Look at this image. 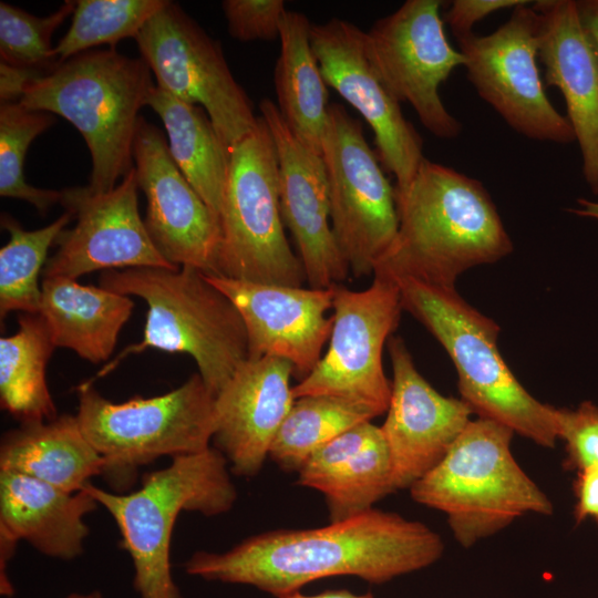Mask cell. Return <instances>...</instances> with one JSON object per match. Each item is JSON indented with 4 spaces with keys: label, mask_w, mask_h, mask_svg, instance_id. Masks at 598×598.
Masks as SVG:
<instances>
[{
    "label": "cell",
    "mask_w": 598,
    "mask_h": 598,
    "mask_svg": "<svg viewBox=\"0 0 598 598\" xmlns=\"http://www.w3.org/2000/svg\"><path fill=\"white\" fill-rule=\"evenodd\" d=\"M514 434L497 422L471 420L441 462L409 488L416 503L446 515L464 548L524 515L554 512L549 497L513 456Z\"/></svg>",
    "instance_id": "obj_7"
},
{
    "label": "cell",
    "mask_w": 598,
    "mask_h": 598,
    "mask_svg": "<svg viewBox=\"0 0 598 598\" xmlns=\"http://www.w3.org/2000/svg\"><path fill=\"white\" fill-rule=\"evenodd\" d=\"M440 0H408L364 32L368 58L401 103H409L435 137L453 140L461 122L445 107L440 86L465 59L447 41Z\"/></svg>",
    "instance_id": "obj_14"
},
{
    "label": "cell",
    "mask_w": 598,
    "mask_h": 598,
    "mask_svg": "<svg viewBox=\"0 0 598 598\" xmlns=\"http://www.w3.org/2000/svg\"><path fill=\"white\" fill-rule=\"evenodd\" d=\"M297 484L323 494L330 523L373 508L396 491L381 426L365 421L334 437L298 472Z\"/></svg>",
    "instance_id": "obj_23"
},
{
    "label": "cell",
    "mask_w": 598,
    "mask_h": 598,
    "mask_svg": "<svg viewBox=\"0 0 598 598\" xmlns=\"http://www.w3.org/2000/svg\"><path fill=\"white\" fill-rule=\"evenodd\" d=\"M372 419L374 416L367 410L339 399L324 395L295 399L268 457L281 470L298 473L323 445Z\"/></svg>",
    "instance_id": "obj_30"
},
{
    "label": "cell",
    "mask_w": 598,
    "mask_h": 598,
    "mask_svg": "<svg viewBox=\"0 0 598 598\" xmlns=\"http://www.w3.org/2000/svg\"><path fill=\"white\" fill-rule=\"evenodd\" d=\"M227 465L210 446L145 474L134 492H110L92 483L83 488L114 519L121 547L133 561V585L141 598H183L172 574L173 529L182 512L217 516L231 509L237 489Z\"/></svg>",
    "instance_id": "obj_6"
},
{
    "label": "cell",
    "mask_w": 598,
    "mask_h": 598,
    "mask_svg": "<svg viewBox=\"0 0 598 598\" xmlns=\"http://www.w3.org/2000/svg\"><path fill=\"white\" fill-rule=\"evenodd\" d=\"M529 2L528 0H454L445 12L443 21L446 22L456 40L473 34L476 22L491 13L508 8H516Z\"/></svg>",
    "instance_id": "obj_37"
},
{
    "label": "cell",
    "mask_w": 598,
    "mask_h": 598,
    "mask_svg": "<svg viewBox=\"0 0 598 598\" xmlns=\"http://www.w3.org/2000/svg\"><path fill=\"white\" fill-rule=\"evenodd\" d=\"M151 74L142 58L93 49L34 80L18 103L60 115L81 133L92 159L86 188L105 193L134 167L140 110L156 86Z\"/></svg>",
    "instance_id": "obj_4"
},
{
    "label": "cell",
    "mask_w": 598,
    "mask_h": 598,
    "mask_svg": "<svg viewBox=\"0 0 598 598\" xmlns=\"http://www.w3.org/2000/svg\"><path fill=\"white\" fill-rule=\"evenodd\" d=\"M97 506L84 489L71 493L0 471V535L25 540L48 557L71 560L83 553L90 533L85 516Z\"/></svg>",
    "instance_id": "obj_24"
},
{
    "label": "cell",
    "mask_w": 598,
    "mask_h": 598,
    "mask_svg": "<svg viewBox=\"0 0 598 598\" xmlns=\"http://www.w3.org/2000/svg\"><path fill=\"white\" fill-rule=\"evenodd\" d=\"M259 109L277 151L281 217L297 244L306 280L318 289L341 285L350 270L329 221V187L322 155L292 133L269 99L261 100Z\"/></svg>",
    "instance_id": "obj_19"
},
{
    "label": "cell",
    "mask_w": 598,
    "mask_h": 598,
    "mask_svg": "<svg viewBox=\"0 0 598 598\" xmlns=\"http://www.w3.org/2000/svg\"><path fill=\"white\" fill-rule=\"evenodd\" d=\"M443 553V539L425 524L371 508L319 528L260 533L224 553L198 550L184 568L190 576L279 598L336 576L381 585L433 565Z\"/></svg>",
    "instance_id": "obj_1"
},
{
    "label": "cell",
    "mask_w": 598,
    "mask_h": 598,
    "mask_svg": "<svg viewBox=\"0 0 598 598\" xmlns=\"http://www.w3.org/2000/svg\"><path fill=\"white\" fill-rule=\"evenodd\" d=\"M133 159L138 188L147 203L144 223L156 249L175 267L216 275L220 219L177 167L163 132L143 116Z\"/></svg>",
    "instance_id": "obj_17"
},
{
    "label": "cell",
    "mask_w": 598,
    "mask_h": 598,
    "mask_svg": "<svg viewBox=\"0 0 598 598\" xmlns=\"http://www.w3.org/2000/svg\"><path fill=\"white\" fill-rule=\"evenodd\" d=\"M74 0H66L56 11L37 17L8 2H0V62L48 75L59 65L54 31L73 14Z\"/></svg>",
    "instance_id": "obj_34"
},
{
    "label": "cell",
    "mask_w": 598,
    "mask_h": 598,
    "mask_svg": "<svg viewBox=\"0 0 598 598\" xmlns=\"http://www.w3.org/2000/svg\"><path fill=\"white\" fill-rule=\"evenodd\" d=\"M137 178L133 167L113 189L92 193L86 186L62 189L61 205L75 224L55 239L43 278L79 277L102 270L140 267L177 269L154 246L138 210Z\"/></svg>",
    "instance_id": "obj_15"
},
{
    "label": "cell",
    "mask_w": 598,
    "mask_h": 598,
    "mask_svg": "<svg viewBox=\"0 0 598 598\" xmlns=\"http://www.w3.org/2000/svg\"><path fill=\"white\" fill-rule=\"evenodd\" d=\"M582 23L589 33L598 56V0L577 1Z\"/></svg>",
    "instance_id": "obj_40"
},
{
    "label": "cell",
    "mask_w": 598,
    "mask_h": 598,
    "mask_svg": "<svg viewBox=\"0 0 598 598\" xmlns=\"http://www.w3.org/2000/svg\"><path fill=\"white\" fill-rule=\"evenodd\" d=\"M321 155L338 247L355 277L373 274L398 233L395 188L367 143L361 123L341 104L329 106Z\"/></svg>",
    "instance_id": "obj_10"
},
{
    "label": "cell",
    "mask_w": 598,
    "mask_h": 598,
    "mask_svg": "<svg viewBox=\"0 0 598 598\" xmlns=\"http://www.w3.org/2000/svg\"><path fill=\"white\" fill-rule=\"evenodd\" d=\"M76 392L79 425L104 462L101 476L116 493L131 487L138 468L158 457L210 447L215 395L198 373L167 393L121 403L105 399L90 380Z\"/></svg>",
    "instance_id": "obj_8"
},
{
    "label": "cell",
    "mask_w": 598,
    "mask_h": 598,
    "mask_svg": "<svg viewBox=\"0 0 598 598\" xmlns=\"http://www.w3.org/2000/svg\"><path fill=\"white\" fill-rule=\"evenodd\" d=\"M311 23L301 12H286L279 33L275 68L277 107L292 133L321 154L328 121L327 83L311 45Z\"/></svg>",
    "instance_id": "obj_27"
},
{
    "label": "cell",
    "mask_w": 598,
    "mask_h": 598,
    "mask_svg": "<svg viewBox=\"0 0 598 598\" xmlns=\"http://www.w3.org/2000/svg\"><path fill=\"white\" fill-rule=\"evenodd\" d=\"M100 286L147 305L140 342L127 346L96 374L102 378L131 354L147 349L190 355L216 396L248 359L243 318L231 300L193 267H140L103 271Z\"/></svg>",
    "instance_id": "obj_3"
},
{
    "label": "cell",
    "mask_w": 598,
    "mask_h": 598,
    "mask_svg": "<svg viewBox=\"0 0 598 598\" xmlns=\"http://www.w3.org/2000/svg\"><path fill=\"white\" fill-rule=\"evenodd\" d=\"M402 308L441 343L457 372L461 399L478 417L511 429L537 445L554 447L558 409L535 399L518 382L497 348L498 324L467 303L454 287L413 278L393 279Z\"/></svg>",
    "instance_id": "obj_5"
},
{
    "label": "cell",
    "mask_w": 598,
    "mask_h": 598,
    "mask_svg": "<svg viewBox=\"0 0 598 598\" xmlns=\"http://www.w3.org/2000/svg\"><path fill=\"white\" fill-rule=\"evenodd\" d=\"M279 598H373L371 592L363 595H358L349 590L339 589V590H327L318 595H303L300 591H296Z\"/></svg>",
    "instance_id": "obj_41"
},
{
    "label": "cell",
    "mask_w": 598,
    "mask_h": 598,
    "mask_svg": "<svg viewBox=\"0 0 598 598\" xmlns=\"http://www.w3.org/2000/svg\"><path fill=\"white\" fill-rule=\"evenodd\" d=\"M373 276L365 290L334 286L329 348L313 370L292 386L295 399L324 395L360 406L374 417L386 412L391 382L383 371L382 352L403 308L395 280Z\"/></svg>",
    "instance_id": "obj_11"
},
{
    "label": "cell",
    "mask_w": 598,
    "mask_h": 598,
    "mask_svg": "<svg viewBox=\"0 0 598 598\" xmlns=\"http://www.w3.org/2000/svg\"><path fill=\"white\" fill-rule=\"evenodd\" d=\"M574 483L576 503L574 518L577 524L592 519L598 524V464L590 465L576 472Z\"/></svg>",
    "instance_id": "obj_38"
},
{
    "label": "cell",
    "mask_w": 598,
    "mask_h": 598,
    "mask_svg": "<svg viewBox=\"0 0 598 598\" xmlns=\"http://www.w3.org/2000/svg\"><path fill=\"white\" fill-rule=\"evenodd\" d=\"M293 365L283 359H247L215 396L213 446L227 460L230 472L257 475L295 398Z\"/></svg>",
    "instance_id": "obj_21"
},
{
    "label": "cell",
    "mask_w": 598,
    "mask_h": 598,
    "mask_svg": "<svg viewBox=\"0 0 598 598\" xmlns=\"http://www.w3.org/2000/svg\"><path fill=\"white\" fill-rule=\"evenodd\" d=\"M396 196V236L374 274L454 287L465 270L493 264L513 250L483 184L425 158L409 188Z\"/></svg>",
    "instance_id": "obj_2"
},
{
    "label": "cell",
    "mask_w": 598,
    "mask_h": 598,
    "mask_svg": "<svg viewBox=\"0 0 598 598\" xmlns=\"http://www.w3.org/2000/svg\"><path fill=\"white\" fill-rule=\"evenodd\" d=\"M54 122L51 113L31 111L18 102L0 103V195L24 200L40 214L61 204L63 194L27 183L24 158L31 143Z\"/></svg>",
    "instance_id": "obj_33"
},
{
    "label": "cell",
    "mask_w": 598,
    "mask_h": 598,
    "mask_svg": "<svg viewBox=\"0 0 598 598\" xmlns=\"http://www.w3.org/2000/svg\"><path fill=\"white\" fill-rule=\"evenodd\" d=\"M167 0H75L69 30L54 48L60 64L101 44L140 33Z\"/></svg>",
    "instance_id": "obj_32"
},
{
    "label": "cell",
    "mask_w": 598,
    "mask_h": 598,
    "mask_svg": "<svg viewBox=\"0 0 598 598\" xmlns=\"http://www.w3.org/2000/svg\"><path fill=\"white\" fill-rule=\"evenodd\" d=\"M39 78L42 76L0 62V102H19L28 86Z\"/></svg>",
    "instance_id": "obj_39"
},
{
    "label": "cell",
    "mask_w": 598,
    "mask_h": 598,
    "mask_svg": "<svg viewBox=\"0 0 598 598\" xmlns=\"http://www.w3.org/2000/svg\"><path fill=\"white\" fill-rule=\"evenodd\" d=\"M311 45L327 85L372 128L378 158L395 177V195L403 194L425 159L423 140L371 64L364 31L332 18L311 25Z\"/></svg>",
    "instance_id": "obj_16"
},
{
    "label": "cell",
    "mask_w": 598,
    "mask_h": 598,
    "mask_svg": "<svg viewBox=\"0 0 598 598\" xmlns=\"http://www.w3.org/2000/svg\"><path fill=\"white\" fill-rule=\"evenodd\" d=\"M529 2L487 35L458 39L468 81L477 94L520 135L566 144L575 141L573 127L547 97L536 59L539 14Z\"/></svg>",
    "instance_id": "obj_13"
},
{
    "label": "cell",
    "mask_w": 598,
    "mask_h": 598,
    "mask_svg": "<svg viewBox=\"0 0 598 598\" xmlns=\"http://www.w3.org/2000/svg\"><path fill=\"white\" fill-rule=\"evenodd\" d=\"M558 440L565 443V470L598 464V406L585 401L576 410L558 409Z\"/></svg>",
    "instance_id": "obj_35"
},
{
    "label": "cell",
    "mask_w": 598,
    "mask_h": 598,
    "mask_svg": "<svg viewBox=\"0 0 598 598\" xmlns=\"http://www.w3.org/2000/svg\"><path fill=\"white\" fill-rule=\"evenodd\" d=\"M147 106L162 120L169 153L187 182L220 219L230 151L206 111L155 86Z\"/></svg>",
    "instance_id": "obj_28"
},
{
    "label": "cell",
    "mask_w": 598,
    "mask_h": 598,
    "mask_svg": "<svg viewBox=\"0 0 598 598\" xmlns=\"http://www.w3.org/2000/svg\"><path fill=\"white\" fill-rule=\"evenodd\" d=\"M220 227L217 276L301 287L303 266L282 226L277 151L261 116L230 150Z\"/></svg>",
    "instance_id": "obj_9"
},
{
    "label": "cell",
    "mask_w": 598,
    "mask_h": 598,
    "mask_svg": "<svg viewBox=\"0 0 598 598\" xmlns=\"http://www.w3.org/2000/svg\"><path fill=\"white\" fill-rule=\"evenodd\" d=\"M18 331L0 338V403L20 423L58 416L47 383V365L55 348L39 313H23Z\"/></svg>",
    "instance_id": "obj_29"
},
{
    "label": "cell",
    "mask_w": 598,
    "mask_h": 598,
    "mask_svg": "<svg viewBox=\"0 0 598 598\" xmlns=\"http://www.w3.org/2000/svg\"><path fill=\"white\" fill-rule=\"evenodd\" d=\"M388 348L393 379L381 430L395 489H409L441 462L474 413L461 398L439 393L420 374L401 338L391 337Z\"/></svg>",
    "instance_id": "obj_18"
},
{
    "label": "cell",
    "mask_w": 598,
    "mask_h": 598,
    "mask_svg": "<svg viewBox=\"0 0 598 598\" xmlns=\"http://www.w3.org/2000/svg\"><path fill=\"white\" fill-rule=\"evenodd\" d=\"M238 309L248 339V359L289 361L302 380L321 359L330 338L334 287L327 289L251 282L205 274Z\"/></svg>",
    "instance_id": "obj_20"
},
{
    "label": "cell",
    "mask_w": 598,
    "mask_h": 598,
    "mask_svg": "<svg viewBox=\"0 0 598 598\" xmlns=\"http://www.w3.org/2000/svg\"><path fill=\"white\" fill-rule=\"evenodd\" d=\"M104 462L75 415L20 423L0 443V471L23 474L66 492H80L102 475Z\"/></svg>",
    "instance_id": "obj_26"
},
{
    "label": "cell",
    "mask_w": 598,
    "mask_h": 598,
    "mask_svg": "<svg viewBox=\"0 0 598 598\" xmlns=\"http://www.w3.org/2000/svg\"><path fill=\"white\" fill-rule=\"evenodd\" d=\"M221 8L229 34L241 42L279 38L287 12L282 0H225Z\"/></svg>",
    "instance_id": "obj_36"
},
{
    "label": "cell",
    "mask_w": 598,
    "mask_h": 598,
    "mask_svg": "<svg viewBox=\"0 0 598 598\" xmlns=\"http://www.w3.org/2000/svg\"><path fill=\"white\" fill-rule=\"evenodd\" d=\"M571 212L578 216L598 219V202L579 198L578 208L571 209Z\"/></svg>",
    "instance_id": "obj_42"
},
{
    "label": "cell",
    "mask_w": 598,
    "mask_h": 598,
    "mask_svg": "<svg viewBox=\"0 0 598 598\" xmlns=\"http://www.w3.org/2000/svg\"><path fill=\"white\" fill-rule=\"evenodd\" d=\"M134 40L156 86L202 105L229 151L256 127L259 116L235 80L220 43L179 4L167 0Z\"/></svg>",
    "instance_id": "obj_12"
},
{
    "label": "cell",
    "mask_w": 598,
    "mask_h": 598,
    "mask_svg": "<svg viewBox=\"0 0 598 598\" xmlns=\"http://www.w3.org/2000/svg\"><path fill=\"white\" fill-rule=\"evenodd\" d=\"M65 598H104V597L100 591L94 590V591H90L85 594L73 592Z\"/></svg>",
    "instance_id": "obj_43"
},
{
    "label": "cell",
    "mask_w": 598,
    "mask_h": 598,
    "mask_svg": "<svg viewBox=\"0 0 598 598\" xmlns=\"http://www.w3.org/2000/svg\"><path fill=\"white\" fill-rule=\"evenodd\" d=\"M65 210L45 227L25 230L10 215H1V227L10 239L0 250V318L11 311L39 313L41 301L40 272L48 260L49 248L72 220Z\"/></svg>",
    "instance_id": "obj_31"
},
{
    "label": "cell",
    "mask_w": 598,
    "mask_h": 598,
    "mask_svg": "<svg viewBox=\"0 0 598 598\" xmlns=\"http://www.w3.org/2000/svg\"><path fill=\"white\" fill-rule=\"evenodd\" d=\"M538 58L545 82L564 96L581 154L582 176L598 194V56L573 0H539Z\"/></svg>",
    "instance_id": "obj_22"
},
{
    "label": "cell",
    "mask_w": 598,
    "mask_h": 598,
    "mask_svg": "<svg viewBox=\"0 0 598 598\" xmlns=\"http://www.w3.org/2000/svg\"><path fill=\"white\" fill-rule=\"evenodd\" d=\"M134 301L101 286H85L65 277L43 278L39 315L52 341L82 359H110L118 334L130 319Z\"/></svg>",
    "instance_id": "obj_25"
}]
</instances>
